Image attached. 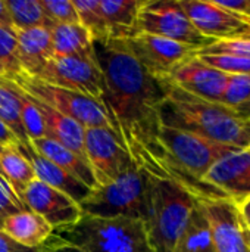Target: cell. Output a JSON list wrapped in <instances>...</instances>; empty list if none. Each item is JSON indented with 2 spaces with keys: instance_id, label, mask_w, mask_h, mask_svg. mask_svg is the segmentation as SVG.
<instances>
[{
  "instance_id": "cell-1",
  "label": "cell",
  "mask_w": 250,
  "mask_h": 252,
  "mask_svg": "<svg viewBox=\"0 0 250 252\" xmlns=\"http://www.w3.org/2000/svg\"><path fill=\"white\" fill-rule=\"evenodd\" d=\"M103 75L102 103L112 130L134 164L155 179L168 180L165 154L159 143L162 80L152 77L121 40L93 41Z\"/></svg>"
},
{
  "instance_id": "cell-2",
  "label": "cell",
  "mask_w": 250,
  "mask_h": 252,
  "mask_svg": "<svg viewBox=\"0 0 250 252\" xmlns=\"http://www.w3.org/2000/svg\"><path fill=\"white\" fill-rule=\"evenodd\" d=\"M165 100L161 105V126L197 134L237 149L250 148V121L224 103L196 97L168 80H162Z\"/></svg>"
},
{
  "instance_id": "cell-3",
  "label": "cell",
  "mask_w": 250,
  "mask_h": 252,
  "mask_svg": "<svg viewBox=\"0 0 250 252\" xmlns=\"http://www.w3.org/2000/svg\"><path fill=\"white\" fill-rule=\"evenodd\" d=\"M53 236L84 252H152L144 221L83 216L75 224L53 230Z\"/></svg>"
},
{
  "instance_id": "cell-4",
  "label": "cell",
  "mask_w": 250,
  "mask_h": 252,
  "mask_svg": "<svg viewBox=\"0 0 250 252\" xmlns=\"http://www.w3.org/2000/svg\"><path fill=\"white\" fill-rule=\"evenodd\" d=\"M155 177L133 165L113 182L90 190L80 204L83 216L100 219H134L146 221Z\"/></svg>"
},
{
  "instance_id": "cell-5",
  "label": "cell",
  "mask_w": 250,
  "mask_h": 252,
  "mask_svg": "<svg viewBox=\"0 0 250 252\" xmlns=\"http://www.w3.org/2000/svg\"><path fill=\"white\" fill-rule=\"evenodd\" d=\"M197 205V198L172 180L155 179L144 221L152 252H175Z\"/></svg>"
},
{
  "instance_id": "cell-6",
  "label": "cell",
  "mask_w": 250,
  "mask_h": 252,
  "mask_svg": "<svg viewBox=\"0 0 250 252\" xmlns=\"http://www.w3.org/2000/svg\"><path fill=\"white\" fill-rule=\"evenodd\" d=\"M12 81L31 97L49 105L50 108L56 109L65 117L77 121L84 128L102 127L112 130L111 120L103 103L94 97L72 90L60 89L56 86H50L27 75L12 78Z\"/></svg>"
},
{
  "instance_id": "cell-7",
  "label": "cell",
  "mask_w": 250,
  "mask_h": 252,
  "mask_svg": "<svg viewBox=\"0 0 250 252\" xmlns=\"http://www.w3.org/2000/svg\"><path fill=\"white\" fill-rule=\"evenodd\" d=\"M137 32L164 37L199 50L214 43L193 27L178 0H144L134 28V34Z\"/></svg>"
},
{
  "instance_id": "cell-8",
  "label": "cell",
  "mask_w": 250,
  "mask_h": 252,
  "mask_svg": "<svg viewBox=\"0 0 250 252\" xmlns=\"http://www.w3.org/2000/svg\"><path fill=\"white\" fill-rule=\"evenodd\" d=\"M35 80L72 90L102 102L105 84L94 52L66 58H52Z\"/></svg>"
},
{
  "instance_id": "cell-9",
  "label": "cell",
  "mask_w": 250,
  "mask_h": 252,
  "mask_svg": "<svg viewBox=\"0 0 250 252\" xmlns=\"http://www.w3.org/2000/svg\"><path fill=\"white\" fill-rule=\"evenodd\" d=\"M121 41L139 63L158 80L168 78L175 68L199 52L193 46L144 32H137Z\"/></svg>"
},
{
  "instance_id": "cell-10",
  "label": "cell",
  "mask_w": 250,
  "mask_h": 252,
  "mask_svg": "<svg viewBox=\"0 0 250 252\" xmlns=\"http://www.w3.org/2000/svg\"><path fill=\"white\" fill-rule=\"evenodd\" d=\"M84 149L97 186H105L113 182L122 173L136 165L115 133L109 128H85Z\"/></svg>"
},
{
  "instance_id": "cell-11",
  "label": "cell",
  "mask_w": 250,
  "mask_h": 252,
  "mask_svg": "<svg viewBox=\"0 0 250 252\" xmlns=\"http://www.w3.org/2000/svg\"><path fill=\"white\" fill-rule=\"evenodd\" d=\"M22 202L29 211L43 217L53 230L75 224L83 217L80 204L37 179L27 188Z\"/></svg>"
},
{
  "instance_id": "cell-12",
  "label": "cell",
  "mask_w": 250,
  "mask_h": 252,
  "mask_svg": "<svg viewBox=\"0 0 250 252\" xmlns=\"http://www.w3.org/2000/svg\"><path fill=\"white\" fill-rule=\"evenodd\" d=\"M203 183L240 205L250 198V148L237 149L218 159L203 177Z\"/></svg>"
},
{
  "instance_id": "cell-13",
  "label": "cell",
  "mask_w": 250,
  "mask_h": 252,
  "mask_svg": "<svg viewBox=\"0 0 250 252\" xmlns=\"http://www.w3.org/2000/svg\"><path fill=\"white\" fill-rule=\"evenodd\" d=\"M228 78V74L212 68L194 55L175 68L165 80L196 97L221 103Z\"/></svg>"
},
{
  "instance_id": "cell-14",
  "label": "cell",
  "mask_w": 250,
  "mask_h": 252,
  "mask_svg": "<svg viewBox=\"0 0 250 252\" xmlns=\"http://www.w3.org/2000/svg\"><path fill=\"white\" fill-rule=\"evenodd\" d=\"M217 252H246L237 205L228 199H197Z\"/></svg>"
},
{
  "instance_id": "cell-15",
  "label": "cell",
  "mask_w": 250,
  "mask_h": 252,
  "mask_svg": "<svg viewBox=\"0 0 250 252\" xmlns=\"http://www.w3.org/2000/svg\"><path fill=\"white\" fill-rule=\"evenodd\" d=\"M193 27L206 38H236L246 30L245 19L218 7L212 0H178Z\"/></svg>"
},
{
  "instance_id": "cell-16",
  "label": "cell",
  "mask_w": 250,
  "mask_h": 252,
  "mask_svg": "<svg viewBox=\"0 0 250 252\" xmlns=\"http://www.w3.org/2000/svg\"><path fill=\"white\" fill-rule=\"evenodd\" d=\"M16 146L21 151V154L29 161L37 180L63 192L65 195L72 198L77 204H81L85 199V196L90 193V190H91L90 188H87L83 182L77 180L74 176H71L63 168L57 167L56 164H53L52 161H49L47 158L40 155L31 146L29 142L18 143Z\"/></svg>"
},
{
  "instance_id": "cell-17",
  "label": "cell",
  "mask_w": 250,
  "mask_h": 252,
  "mask_svg": "<svg viewBox=\"0 0 250 252\" xmlns=\"http://www.w3.org/2000/svg\"><path fill=\"white\" fill-rule=\"evenodd\" d=\"M15 35L22 75L35 78L46 63L53 58L50 28L41 27L15 31Z\"/></svg>"
},
{
  "instance_id": "cell-18",
  "label": "cell",
  "mask_w": 250,
  "mask_h": 252,
  "mask_svg": "<svg viewBox=\"0 0 250 252\" xmlns=\"http://www.w3.org/2000/svg\"><path fill=\"white\" fill-rule=\"evenodd\" d=\"M31 100L43 118L47 137L53 139L55 142L60 143L62 146L68 148L69 151H72L74 154H77L78 157H81L83 159L87 161L85 149H84V131H85V128L83 126H80L77 121L65 117L63 114L57 112L56 109L50 108L49 105H46V103L34 99V97H31Z\"/></svg>"
},
{
  "instance_id": "cell-19",
  "label": "cell",
  "mask_w": 250,
  "mask_h": 252,
  "mask_svg": "<svg viewBox=\"0 0 250 252\" xmlns=\"http://www.w3.org/2000/svg\"><path fill=\"white\" fill-rule=\"evenodd\" d=\"M0 230L15 242L28 248L43 247L53 235V227L43 217L29 210L4 219L0 224Z\"/></svg>"
},
{
  "instance_id": "cell-20",
  "label": "cell",
  "mask_w": 250,
  "mask_h": 252,
  "mask_svg": "<svg viewBox=\"0 0 250 252\" xmlns=\"http://www.w3.org/2000/svg\"><path fill=\"white\" fill-rule=\"evenodd\" d=\"M29 143L40 155H43L44 158H47L57 167L68 171L77 180L83 182L87 188L90 189L97 188L96 179L91 173L88 162L83 159L81 157H78L77 154H74L72 151H69L68 148L62 146L60 143L55 142L50 137L35 139V140H31Z\"/></svg>"
},
{
  "instance_id": "cell-21",
  "label": "cell",
  "mask_w": 250,
  "mask_h": 252,
  "mask_svg": "<svg viewBox=\"0 0 250 252\" xmlns=\"http://www.w3.org/2000/svg\"><path fill=\"white\" fill-rule=\"evenodd\" d=\"M144 0H100V10L109 30V40L134 35L139 12Z\"/></svg>"
},
{
  "instance_id": "cell-22",
  "label": "cell",
  "mask_w": 250,
  "mask_h": 252,
  "mask_svg": "<svg viewBox=\"0 0 250 252\" xmlns=\"http://www.w3.org/2000/svg\"><path fill=\"white\" fill-rule=\"evenodd\" d=\"M16 145L0 146V174L22 201L27 188L35 180V174Z\"/></svg>"
},
{
  "instance_id": "cell-23",
  "label": "cell",
  "mask_w": 250,
  "mask_h": 252,
  "mask_svg": "<svg viewBox=\"0 0 250 252\" xmlns=\"http://www.w3.org/2000/svg\"><path fill=\"white\" fill-rule=\"evenodd\" d=\"M53 58H66L93 52V38L80 24H56L50 27Z\"/></svg>"
},
{
  "instance_id": "cell-24",
  "label": "cell",
  "mask_w": 250,
  "mask_h": 252,
  "mask_svg": "<svg viewBox=\"0 0 250 252\" xmlns=\"http://www.w3.org/2000/svg\"><path fill=\"white\" fill-rule=\"evenodd\" d=\"M6 6L15 31L53 25L44 15L40 0H6Z\"/></svg>"
},
{
  "instance_id": "cell-25",
  "label": "cell",
  "mask_w": 250,
  "mask_h": 252,
  "mask_svg": "<svg viewBox=\"0 0 250 252\" xmlns=\"http://www.w3.org/2000/svg\"><path fill=\"white\" fill-rule=\"evenodd\" d=\"M0 121L13 133L19 143L29 142L22 126L19 100L4 78H0Z\"/></svg>"
},
{
  "instance_id": "cell-26",
  "label": "cell",
  "mask_w": 250,
  "mask_h": 252,
  "mask_svg": "<svg viewBox=\"0 0 250 252\" xmlns=\"http://www.w3.org/2000/svg\"><path fill=\"white\" fill-rule=\"evenodd\" d=\"M72 3L78 15V24L90 32L93 41L109 40L111 35L100 10V0H72Z\"/></svg>"
},
{
  "instance_id": "cell-27",
  "label": "cell",
  "mask_w": 250,
  "mask_h": 252,
  "mask_svg": "<svg viewBox=\"0 0 250 252\" xmlns=\"http://www.w3.org/2000/svg\"><path fill=\"white\" fill-rule=\"evenodd\" d=\"M6 83L13 89V92H15L18 100H19L21 120H22V126H24V130H25V134H27L28 140L31 142V140H35V139L47 137L43 118H41L38 109L34 106L31 97L24 90H21L12 80H6Z\"/></svg>"
},
{
  "instance_id": "cell-28",
  "label": "cell",
  "mask_w": 250,
  "mask_h": 252,
  "mask_svg": "<svg viewBox=\"0 0 250 252\" xmlns=\"http://www.w3.org/2000/svg\"><path fill=\"white\" fill-rule=\"evenodd\" d=\"M0 68L6 80H12L22 75V69L18 59V43L15 30L0 27Z\"/></svg>"
},
{
  "instance_id": "cell-29",
  "label": "cell",
  "mask_w": 250,
  "mask_h": 252,
  "mask_svg": "<svg viewBox=\"0 0 250 252\" xmlns=\"http://www.w3.org/2000/svg\"><path fill=\"white\" fill-rule=\"evenodd\" d=\"M221 103L240 109L250 103V74L230 75Z\"/></svg>"
},
{
  "instance_id": "cell-30",
  "label": "cell",
  "mask_w": 250,
  "mask_h": 252,
  "mask_svg": "<svg viewBox=\"0 0 250 252\" xmlns=\"http://www.w3.org/2000/svg\"><path fill=\"white\" fill-rule=\"evenodd\" d=\"M196 56L203 61L205 63L217 68L228 75H239V74H250V59L234 56V55H208V53H196Z\"/></svg>"
},
{
  "instance_id": "cell-31",
  "label": "cell",
  "mask_w": 250,
  "mask_h": 252,
  "mask_svg": "<svg viewBox=\"0 0 250 252\" xmlns=\"http://www.w3.org/2000/svg\"><path fill=\"white\" fill-rule=\"evenodd\" d=\"M47 19L56 24H78V15L72 0H40Z\"/></svg>"
},
{
  "instance_id": "cell-32",
  "label": "cell",
  "mask_w": 250,
  "mask_h": 252,
  "mask_svg": "<svg viewBox=\"0 0 250 252\" xmlns=\"http://www.w3.org/2000/svg\"><path fill=\"white\" fill-rule=\"evenodd\" d=\"M197 53H208V55H234L250 59V38H227V40H217L209 46L200 49Z\"/></svg>"
},
{
  "instance_id": "cell-33",
  "label": "cell",
  "mask_w": 250,
  "mask_h": 252,
  "mask_svg": "<svg viewBox=\"0 0 250 252\" xmlns=\"http://www.w3.org/2000/svg\"><path fill=\"white\" fill-rule=\"evenodd\" d=\"M28 210L21 198L12 190L9 183L0 174V224L9 216Z\"/></svg>"
},
{
  "instance_id": "cell-34",
  "label": "cell",
  "mask_w": 250,
  "mask_h": 252,
  "mask_svg": "<svg viewBox=\"0 0 250 252\" xmlns=\"http://www.w3.org/2000/svg\"><path fill=\"white\" fill-rule=\"evenodd\" d=\"M53 236V235H52ZM52 244H53V239L50 238L43 247H38V248H28V247H24L18 242H15L12 238H9L4 232L0 230V252H50L52 250Z\"/></svg>"
},
{
  "instance_id": "cell-35",
  "label": "cell",
  "mask_w": 250,
  "mask_h": 252,
  "mask_svg": "<svg viewBox=\"0 0 250 252\" xmlns=\"http://www.w3.org/2000/svg\"><path fill=\"white\" fill-rule=\"evenodd\" d=\"M218 7L239 16V18H245L248 13V3L249 0H212Z\"/></svg>"
},
{
  "instance_id": "cell-36",
  "label": "cell",
  "mask_w": 250,
  "mask_h": 252,
  "mask_svg": "<svg viewBox=\"0 0 250 252\" xmlns=\"http://www.w3.org/2000/svg\"><path fill=\"white\" fill-rule=\"evenodd\" d=\"M19 143L18 139L13 136V133L0 121V146H10Z\"/></svg>"
},
{
  "instance_id": "cell-37",
  "label": "cell",
  "mask_w": 250,
  "mask_h": 252,
  "mask_svg": "<svg viewBox=\"0 0 250 252\" xmlns=\"http://www.w3.org/2000/svg\"><path fill=\"white\" fill-rule=\"evenodd\" d=\"M0 27L7 28V30H13L12 21H10V16H9V10H7V6H6V0H0Z\"/></svg>"
},
{
  "instance_id": "cell-38",
  "label": "cell",
  "mask_w": 250,
  "mask_h": 252,
  "mask_svg": "<svg viewBox=\"0 0 250 252\" xmlns=\"http://www.w3.org/2000/svg\"><path fill=\"white\" fill-rule=\"evenodd\" d=\"M52 239H53V244H52V250H50V252H84L81 251L80 248H75V247H72V245H66V244H63V242L57 241L55 236H52Z\"/></svg>"
},
{
  "instance_id": "cell-39",
  "label": "cell",
  "mask_w": 250,
  "mask_h": 252,
  "mask_svg": "<svg viewBox=\"0 0 250 252\" xmlns=\"http://www.w3.org/2000/svg\"><path fill=\"white\" fill-rule=\"evenodd\" d=\"M237 210H239L240 216L243 217V220L246 221V224L250 227V198L246 199L245 202H242L240 205H237Z\"/></svg>"
},
{
  "instance_id": "cell-40",
  "label": "cell",
  "mask_w": 250,
  "mask_h": 252,
  "mask_svg": "<svg viewBox=\"0 0 250 252\" xmlns=\"http://www.w3.org/2000/svg\"><path fill=\"white\" fill-rule=\"evenodd\" d=\"M240 216V213H239ZM240 227H242V233H243V239H245V245H246V252H250V227L246 224V221L243 220V217L240 216Z\"/></svg>"
},
{
  "instance_id": "cell-41",
  "label": "cell",
  "mask_w": 250,
  "mask_h": 252,
  "mask_svg": "<svg viewBox=\"0 0 250 252\" xmlns=\"http://www.w3.org/2000/svg\"><path fill=\"white\" fill-rule=\"evenodd\" d=\"M245 22H246V30L236 38H250V19H245Z\"/></svg>"
},
{
  "instance_id": "cell-42",
  "label": "cell",
  "mask_w": 250,
  "mask_h": 252,
  "mask_svg": "<svg viewBox=\"0 0 250 252\" xmlns=\"http://www.w3.org/2000/svg\"><path fill=\"white\" fill-rule=\"evenodd\" d=\"M239 111H240V112H242V114H243V115H245V117H246V118L250 121V103H248V105H246V106H243V108H240Z\"/></svg>"
},
{
  "instance_id": "cell-43",
  "label": "cell",
  "mask_w": 250,
  "mask_h": 252,
  "mask_svg": "<svg viewBox=\"0 0 250 252\" xmlns=\"http://www.w3.org/2000/svg\"><path fill=\"white\" fill-rule=\"evenodd\" d=\"M243 19H250V0L249 3H248V13H246V16Z\"/></svg>"
},
{
  "instance_id": "cell-44",
  "label": "cell",
  "mask_w": 250,
  "mask_h": 252,
  "mask_svg": "<svg viewBox=\"0 0 250 252\" xmlns=\"http://www.w3.org/2000/svg\"><path fill=\"white\" fill-rule=\"evenodd\" d=\"M0 78H4V74H3V71H1V68H0Z\"/></svg>"
}]
</instances>
